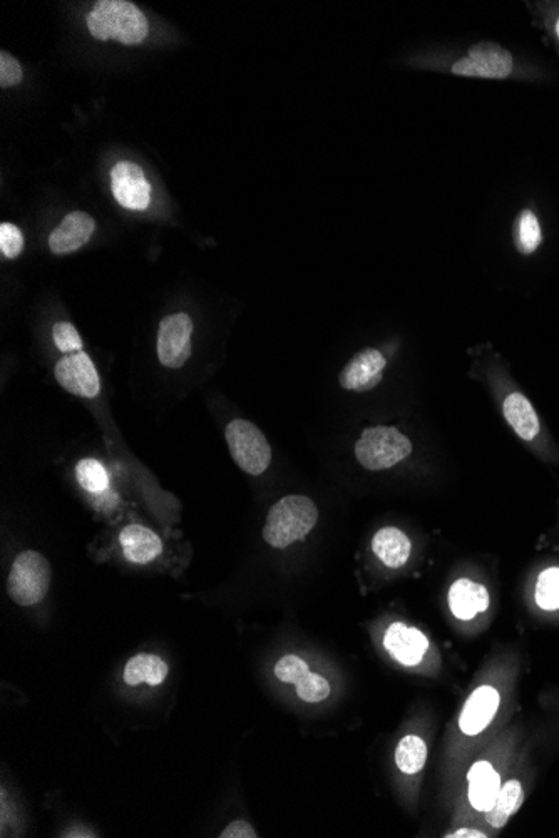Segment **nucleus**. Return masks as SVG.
<instances>
[{
	"mask_svg": "<svg viewBox=\"0 0 559 838\" xmlns=\"http://www.w3.org/2000/svg\"><path fill=\"white\" fill-rule=\"evenodd\" d=\"M52 337H54L56 347L66 355L83 352V338L72 323L57 322L52 328Z\"/></svg>",
	"mask_w": 559,
	"mask_h": 838,
	"instance_id": "a878e982",
	"label": "nucleus"
},
{
	"mask_svg": "<svg viewBox=\"0 0 559 838\" xmlns=\"http://www.w3.org/2000/svg\"><path fill=\"white\" fill-rule=\"evenodd\" d=\"M24 250V235L22 231L12 223H2L0 225V251L2 255L14 260L21 255Z\"/></svg>",
	"mask_w": 559,
	"mask_h": 838,
	"instance_id": "cd10ccee",
	"label": "nucleus"
},
{
	"mask_svg": "<svg viewBox=\"0 0 559 838\" xmlns=\"http://www.w3.org/2000/svg\"><path fill=\"white\" fill-rule=\"evenodd\" d=\"M94 228L96 223L88 213L72 211L64 216V220L52 231L49 236V248L54 255H69L81 250L91 240Z\"/></svg>",
	"mask_w": 559,
	"mask_h": 838,
	"instance_id": "ddd939ff",
	"label": "nucleus"
},
{
	"mask_svg": "<svg viewBox=\"0 0 559 838\" xmlns=\"http://www.w3.org/2000/svg\"><path fill=\"white\" fill-rule=\"evenodd\" d=\"M88 29L99 41L121 42L124 46H138L148 37V19L133 2L99 0L89 12Z\"/></svg>",
	"mask_w": 559,
	"mask_h": 838,
	"instance_id": "f257e3e1",
	"label": "nucleus"
},
{
	"mask_svg": "<svg viewBox=\"0 0 559 838\" xmlns=\"http://www.w3.org/2000/svg\"><path fill=\"white\" fill-rule=\"evenodd\" d=\"M51 576V564L41 552H21L7 578V593L19 606H34L46 598L51 588Z\"/></svg>",
	"mask_w": 559,
	"mask_h": 838,
	"instance_id": "20e7f679",
	"label": "nucleus"
},
{
	"mask_svg": "<svg viewBox=\"0 0 559 838\" xmlns=\"http://www.w3.org/2000/svg\"><path fill=\"white\" fill-rule=\"evenodd\" d=\"M317 521L318 509L310 497H283L268 512L263 539L268 546L285 549L307 536Z\"/></svg>",
	"mask_w": 559,
	"mask_h": 838,
	"instance_id": "f03ea898",
	"label": "nucleus"
},
{
	"mask_svg": "<svg viewBox=\"0 0 559 838\" xmlns=\"http://www.w3.org/2000/svg\"><path fill=\"white\" fill-rule=\"evenodd\" d=\"M111 190L119 205L128 210H146L151 201V184L141 166L131 161H121L111 169Z\"/></svg>",
	"mask_w": 559,
	"mask_h": 838,
	"instance_id": "1a4fd4ad",
	"label": "nucleus"
},
{
	"mask_svg": "<svg viewBox=\"0 0 559 838\" xmlns=\"http://www.w3.org/2000/svg\"><path fill=\"white\" fill-rule=\"evenodd\" d=\"M372 551L387 568L399 569L411 557V539L397 527H384L372 539Z\"/></svg>",
	"mask_w": 559,
	"mask_h": 838,
	"instance_id": "f3484780",
	"label": "nucleus"
},
{
	"mask_svg": "<svg viewBox=\"0 0 559 838\" xmlns=\"http://www.w3.org/2000/svg\"><path fill=\"white\" fill-rule=\"evenodd\" d=\"M499 703H501V698H499L498 690L493 686H481L472 691V695L469 696L459 716L462 733L467 736L483 733L498 713Z\"/></svg>",
	"mask_w": 559,
	"mask_h": 838,
	"instance_id": "f8f14e48",
	"label": "nucleus"
},
{
	"mask_svg": "<svg viewBox=\"0 0 559 838\" xmlns=\"http://www.w3.org/2000/svg\"><path fill=\"white\" fill-rule=\"evenodd\" d=\"M385 365H387V360L379 350L364 348L359 353H355L354 357L350 358V362L345 365L344 370L340 372V387L350 392H359V394L369 392L382 382Z\"/></svg>",
	"mask_w": 559,
	"mask_h": 838,
	"instance_id": "9d476101",
	"label": "nucleus"
},
{
	"mask_svg": "<svg viewBox=\"0 0 559 838\" xmlns=\"http://www.w3.org/2000/svg\"><path fill=\"white\" fill-rule=\"evenodd\" d=\"M297 696L302 701L307 703H318L329 698L330 683L325 680L324 676L317 675V673H308L303 676L302 680L298 681Z\"/></svg>",
	"mask_w": 559,
	"mask_h": 838,
	"instance_id": "393cba45",
	"label": "nucleus"
},
{
	"mask_svg": "<svg viewBox=\"0 0 559 838\" xmlns=\"http://www.w3.org/2000/svg\"><path fill=\"white\" fill-rule=\"evenodd\" d=\"M384 646L389 655L402 665L416 666L429 649L426 634L404 623H392L385 631Z\"/></svg>",
	"mask_w": 559,
	"mask_h": 838,
	"instance_id": "9b49d317",
	"label": "nucleus"
},
{
	"mask_svg": "<svg viewBox=\"0 0 559 838\" xmlns=\"http://www.w3.org/2000/svg\"><path fill=\"white\" fill-rule=\"evenodd\" d=\"M221 838H255L258 837L255 828L245 820H236L221 832Z\"/></svg>",
	"mask_w": 559,
	"mask_h": 838,
	"instance_id": "c756f323",
	"label": "nucleus"
},
{
	"mask_svg": "<svg viewBox=\"0 0 559 838\" xmlns=\"http://www.w3.org/2000/svg\"><path fill=\"white\" fill-rule=\"evenodd\" d=\"M504 417L514 432L523 440H533L539 434V419L533 404L523 394L508 395L503 404Z\"/></svg>",
	"mask_w": 559,
	"mask_h": 838,
	"instance_id": "a211bd4d",
	"label": "nucleus"
},
{
	"mask_svg": "<svg viewBox=\"0 0 559 838\" xmlns=\"http://www.w3.org/2000/svg\"><path fill=\"white\" fill-rule=\"evenodd\" d=\"M523 802V785L518 780H509L499 790L493 807L486 812V822L493 828L506 827L509 818L513 817L514 813L523 807Z\"/></svg>",
	"mask_w": 559,
	"mask_h": 838,
	"instance_id": "aec40b11",
	"label": "nucleus"
},
{
	"mask_svg": "<svg viewBox=\"0 0 559 838\" xmlns=\"http://www.w3.org/2000/svg\"><path fill=\"white\" fill-rule=\"evenodd\" d=\"M427 745L421 736L407 735L395 748V765L406 775H416L426 767Z\"/></svg>",
	"mask_w": 559,
	"mask_h": 838,
	"instance_id": "412c9836",
	"label": "nucleus"
},
{
	"mask_svg": "<svg viewBox=\"0 0 559 838\" xmlns=\"http://www.w3.org/2000/svg\"><path fill=\"white\" fill-rule=\"evenodd\" d=\"M77 482L84 491L91 494H103L108 491L109 476L104 465L96 459H83L76 465Z\"/></svg>",
	"mask_w": 559,
	"mask_h": 838,
	"instance_id": "5701e85b",
	"label": "nucleus"
},
{
	"mask_svg": "<svg viewBox=\"0 0 559 838\" xmlns=\"http://www.w3.org/2000/svg\"><path fill=\"white\" fill-rule=\"evenodd\" d=\"M22 79H24V71L16 57L6 51L0 52V86L4 89L19 86Z\"/></svg>",
	"mask_w": 559,
	"mask_h": 838,
	"instance_id": "c85d7f7f",
	"label": "nucleus"
},
{
	"mask_svg": "<svg viewBox=\"0 0 559 838\" xmlns=\"http://www.w3.org/2000/svg\"><path fill=\"white\" fill-rule=\"evenodd\" d=\"M543 241L538 218L531 210L519 213L514 223V245L521 255H533Z\"/></svg>",
	"mask_w": 559,
	"mask_h": 838,
	"instance_id": "4be33fe9",
	"label": "nucleus"
},
{
	"mask_svg": "<svg viewBox=\"0 0 559 838\" xmlns=\"http://www.w3.org/2000/svg\"><path fill=\"white\" fill-rule=\"evenodd\" d=\"M54 375H56L57 384L61 385L62 389L77 397L94 399L98 397L101 390L98 370L94 367L88 353L77 352L64 355L57 362Z\"/></svg>",
	"mask_w": 559,
	"mask_h": 838,
	"instance_id": "6e6552de",
	"label": "nucleus"
},
{
	"mask_svg": "<svg viewBox=\"0 0 559 838\" xmlns=\"http://www.w3.org/2000/svg\"><path fill=\"white\" fill-rule=\"evenodd\" d=\"M412 454L411 440L387 425L369 427L355 444V457L367 471H385Z\"/></svg>",
	"mask_w": 559,
	"mask_h": 838,
	"instance_id": "7ed1b4c3",
	"label": "nucleus"
},
{
	"mask_svg": "<svg viewBox=\"0 0 559 838\" xmlns=\"http://www.w3.org/2000/svg\"><path fill=\"white\" fill-rule=\"evenodd\" d=\"M226 442L236 465L252 476H260L272 462V447L257 425L248 420H231L225 430Z\"/></svg>",
	"mask_w": 559,
	"mask_h": 838,
	"instance_id": "39448f33",
	"label": "nucleus"
},
{
	"mask_svg": "<svg viewBox=\"0 0 559 838\" xmlns=\"http://www.w3.org/2000/svg\"><path fill=\"white\" fill-rule=\"evenodd\" d=\"M467 795L477 812H488L501 790V777L489 762H477L467 773Z\"/></svg>",
	"mask_w": 559,
	"mask_h": 838,
	"instance_id": "2eb2a0df",
	"label": "nucleus"
},
{
	"mask_svg": "<svg viewBox=\"0 0 559 838\" xmlns=\"http://www.w3.org/2000/svg\"><path fill=\"white\" fill-rule=\"evenodd\" d=\"M513 71V56L496 42H479L452 66V74L484 79H504Z\"/></svg>",
	"mask_w": 559,
	"mask_h": 838,
	"instance_id": "423d86ee",
	"label": "nucleus"
},
{
	"mask_svg": "<svg viewBox=\"0 0 559 838\" xmlns=\"http://www.w3.org/2000/svg\"><path fill=\"white\" fill-rule=\"evenodd\" d=\"M308 673H310V668L307 663L295 655L283 656L282 660L275 665V676L288 685H297L298 681Z\"/></svg>",
	"mask_w": 559,
	"mask_h": 838,
	"instance_id": "bb28decb",
	"label": "nucleus"
},
{
	"mask_svg": "<svg viewBox=\"0 0 559 838\" xmlns=\"http://www.w3.org/2000/svg\"><path fill=\"white\" fill-rule=\"evenodd\" d=\"M556 34H558L559 37V19L558 22H556Z\"/></svg>",
	"mask_w": 559,
	"mask_h": 838,
	"instance_id": "2f4dec72",
	"label": "nucleus"
},
{
	"mask_svg": "<svg viewBox=\"0 0 559 838\" xmlns=\"http://www.w3.org/2000/svg\"><path fill=\"white\" fill-rule=\"evenodd\" d=\"M489 601L486 586L471 579H459L449 589V608L462 621H471L477 614L488 611Z\"/></svg>",
	"mask_w": 559,
	"mask_h": 838,
	"instance_id": "4468645a",
	"label": "nucleus"
},
{
	"mask_svg": "<svg viewBox=\"0 0 559 838\" xmlns=\"http://www.w3.org/2000/svg\"><path fill=\"white\" fill-rule=\"evenodd\" d=\"M119 542L123 546L124 557L134 564H148L163 552V542L158 534L141 524L124 527Z\"/></svg>",
	"mask_w": 559,
	"mask_h": 838,
	"instance_id": "dca6fc26",
	"label": "nucleus"
},
{
	"mask_svg": "<svg viewBox=\"0 0 559 838\" xmlns=\"http://www.w3.org/2000/svg\"><path fill=\"white\" fill-rule=\"evenodd\" d=\"M168 676V665L159 656L139 653L126 663L124 681L129 686L146 685L158 686Z\"/></svg>",
	"mask_w": 559,
	"mask_h": 838,
	"instance_id": "6ab92c4d",
	"label": "nucleus"
},
{
	"mask_svg": "<svg viewBox=\"0 0 559 838\" xmlns=\"http://www.w3.org/2000/svg\"><path fill=\"white\" fill-rule=\"evenodd\" d=\"M193 320L188 313L168 315L159 323L158 358L168 368H180L191 357Z\"/></svg>",
	"mask_w": 559,
	"mask_h": 838,
	"instance_id": "0eeeda50",
	"label": "nucleus"
},
{
	"mask_svg": "<svg viewBox=\"0 0 559 838\" xmlns=\"http://www.w3.org/2000/svg\"><path fill=\"white\" fill-rule=\"evenodd\" d=\"M534 599L544 611L559 609V568L544 569L543 573L539 574Z\"/></svg>",
	"mask_w": 559,
	"mask_h": 838,
	"instance_id": "b1692460",
	"label": "nucleus"
},
{
	"mask_svg": "<svg viewBox=\"0 0 559 838\" xmlns=\"http://www.w3.org/2000/svg\"><path fill=\"white\" fill-rule=\"evenodd\" d=\"M447 838H486L481 830H472V828H461V830H456V832L449 833L446 835Z\"/></svg>",
	"mask_w": 559,
	"mask_h": 838,
	"instance_id": "7c9ffc66",
	"label": "nucleus"
}]
</instances>
